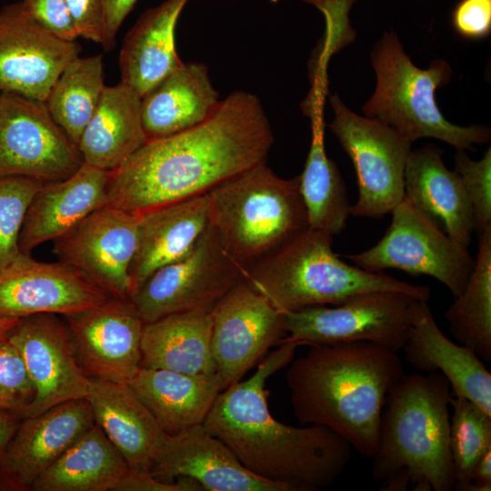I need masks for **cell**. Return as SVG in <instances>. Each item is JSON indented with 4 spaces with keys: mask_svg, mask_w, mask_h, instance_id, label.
<instances>
[{
    "mask_svg": "<svg viewBox=\"0 0 491 491\" xmlns=\"http://www.w3.org/2000/svg\"><path fill=\"white\" fill-rule=\"evenodd\" d=\"M443 154L434 145L411 150L405 169V195L442 223L452 239L468 247L475 231L472 206L460 176L446 166Z\"/></svg>",
    "mask_w": 491,
    "mask_h": 491,
    "instance_id": "25",
    "label": "cell"
},
{
    "mask_svg": "<svg viewBox=\"0 0 491 491\" xmlns=\"http://www.w3.org/2000/svg\"><path fill=\"white\" fill-rule=\"evenodd\" d=\"M200 484L187 477L173 482L161 481L149 473L139 474L130 470L118 481L113 491H202Z\"/></svg>",
    "mask_w": 491,
    "mask_h": 491,
    "instance_id": "42",
    "label": "cell"
},
{
    "mask_svg": "<svg viewBox=\"0 0 491 491\" xmlns=\"http://www.w3.org/2000/svg\"><path fill=\"white\" fill-rule=\"evenodd\" d=\"M21 417L15 413L0 410V455L15 434Z\"/></svg>",
    "mask_w": 491,
    "mask_h": 491,
    "instance_id": "45",
    "label": "cell"
},
{
    "mask_svg": "<svg viewBox=\"0 0 491 491\" xmlns=\"http://www.w3.org/2000/svg\"><path fill=\"white\" fill-rule=\"evenodd\" d=\"M391 214L390 225L374 246L345 256L371 272L398 269L432 276L454 297L459 296L475 266L467 247L452 239L406 195Z\"/></svg>",
    "mask_w": 491,
    "mask_h": 491,
    "instance_id": "8",
    "label": "cell"
},
{
    "mask_svg": "<svg viewBox=\"0 0 491 491\" xmlns=\"http://www.w3.org/2000/svg\"><path fill=\"white\" fill-rule=\"evenodd\" d=\"M211 349L221 391L287 336L286 316L244 279L211 309Z\"/></svg>",
    "mask_w": 491,
    "mask_h": 491,
    "instance_id": "13",
    "label": "cell"
},
{
    "mask_svg": "<svg viewBox=\"0 0 491 491\" xmlns=\"http://www.w3.org/2000/svg\"><path fill=\"white\" fill-rule=\"evenodd\" d=\"M149 474L165 482L187 477L207 491H292L285 484L248 471L226 445L202 425L175 435L166 434Z\"/></svg>",
    "mask_w": 491,
    "mask_h": 491,
    "instance_id": "19",
    "label": "cell"
},
{
    "mask_svg": "<svg viewBox=\"0 0 491 491\" xmlns=\"http://www.w3.org/2000/svg\"><path fill=\"white\" fill-rule=\"evenodd\" d=\"M220 101L206 65L182 63L141 97V119L147 140L204 122Z\"/></svg>",
    "mask_w": 491,
    "mask_h": 491,
    "instance_id": "26",
    "label": "cell"
},
{
    "mask_svg": "<svg viewBox=\"0 0 491 491\" xmlns=\"http://www.w3.org/2000/svg\"><path fill=\"white\" fill-rule=\"evenodd\" d=\"M416 300L398 291L376 290L344 303L286 313L285 340L303 345L370 342L398 352L403 348Z\"/></svg>",
    "mask_w": 491,
    "mask_h": 491,
    "instance_id": "10",
    "label": "cell"
},
{
    "mask_svg": "<svg viewBox=\"0 0 491 491\" xmlns=\"http://www.w3.org/2000/svg\"><path fill=\"white\" fill-rule=\"evenodd\" d=\"M0 101H1V92H0Z\"/></svg>",
    "mask_w": 491,
    "mask_h": 491,
    "instance_id": "48",
    "label": "cell"
},
{
    "mask_svg": "<svg viewBox=\"0 0 491 491\" xmlns=\"http://www.w3.org/2000/svg\"><path fill=\"white\" fill-rule=\"evenodd\" d=\"M0 491H25V489L0 466Z\"/></svg>",
    "mask_w": 491,
    "mask_h": 491,
    "instance_id": "46",
    "label": "cell"
},
{
    "mask_svg": "<svg viewBox=\"0 0 491 491\" xmlns=\"http://www.w3.org/2000/svg\"><path fill=\"white\" fill-rule=\"evenodd\" d=\"M19 320L20 318L0 317V338H5Z\"/></svg>",
    "mask_w": 491,
    "mask_h": 491,
    "instance_id": "47",
    "label": "cell"
},
{
    "mask_svg": "<svg viewBox=\"0 0 491 491\" xmlns=\"http://www.w3.org/2000/svg\"><path fill=\"white\" fill-rule=\"evenodd\" d=\"M273 142L259 98L235 91L204 122L147 140L110 171L108 205L141 214L205 194L229 177L266 162Z\"/></svg>",
    "mask_w": 491,
    "mask_h": 491,
    "instance_id": "1",
    "label": "cell"
},
{
    "mask_svg": "<svg viewBox=\"0 0 491 491\" xmlns=\"http://www.w3.org/2000/svg\"><path fill=\"white\" fill-rule=\"evenodd\" d=\"M109 296L79 269L20 253L0 269V317L62 316L93 307Z\"/></svg>",
    "mask_w": 491,
    "mask_h": 491,
    "instance_id": "18",
    "label": "cell"
},
{
    "mask_svg": "<svg viewBox=\"0 0 491 491\" xmlns=\"http://www.w3.org/2000/svg\"><path fill=\"white\" fill-rule=\"evenodd\" d=\"M451 24L462 38H486L491 32V0H459L452 10Z\"/></svg>",
    "mask_w": 491,
    "mask_h": 491,
    "instance_id": "39",
    "label": "cell"
},
{
    "mask_svg": "<svg viewBox=\"0 0 491 491\" xmlns=\"http://www.w3.org/2000/svg\"><path fill=\"white\" fill-rule=\"evenodd\" d=\"M312 127L310 149L299 175V190L308 226L334 235L345 229L352 205L336 164L326 155L321 120L316 117Z\"/></svg>",
    "mask_w": 491,
    "mask_h": 491,
    "instance_id": "32",
    "label": "cell"
},
{
    "mask_svg": "<svg viewBox=\"0 0 491 491\" xmlns=\"http://www.w3.org/2000/svg\"><path fill=\"white\" fill-rule=\"evenodd\" d=\"M21 2L40 26L61 39L76 41L78 35L65 0H21Z\"/></svg>",
    "mask_w": 491,
    "mask_h": 491,
    "instance_id": "40",
    "label": "cell"
},
{
    "mask_svg": "<svg viewBox=\"0 0 491 491\" xmlns=\"http://www.w3.org/2000/svg\"><path fill=\"white\" fill-rule=\"evenodd\" d=\"M77 41L61 39L29 15L21 0L0 9V92L44 102L65 66L79 55Z\"/></svg>",
    "mask_w": 491,
    "mask_h": 491,
    "instance_id": "16",
    "label": "cell"
},
{
    "mask_svg": "<svg viewBox=\"0 0 491 491\" xmlns=\"http://www.w3.org/2000/svg\"><path fill=\"white\" fill-rule=\"evenodd\" d=\"M453 396L449 381L439 372L404 376L382 411L371 457L373 480L402 473L414 490L454 489L448 409Z\"/></svg>",
    "mask_w": 491,
    "mask_h": 491,
    "instance_id": "4",
    "label": "cell"
},
{
    "mask_svg": "<svg viewBox=\"0 0 491 491\" xmlns=\"http://www.w3.org/2000/svg\"><path fill=\"white\" fill-rule=\"evenodd\" d=\"M105 7V35L102 46L110 51L115 46V36L123 22L137 0H103Z\"/></svg>",
    "mask_w": 491,
    "mask_h": 491,
    "instance_id": "43",
    "label": "cell"
},
{
    "mask_svg": "<svg viewBox=\"0 0 491 491\" xmlns=\"http://www.w3.org/2000/svg\"><path fill=\"white\" fill-rule=\"evenodd\" d=\"M491 490V449L487 450L476 464L468 491Z\"/></svg>",
    "mask_w": 491,
    "mask_h": 491,
    "instance_id": "44",
    "label": "cell"
},
{
    "mask_svg": "<svg viewBox=\"0 0 491 491\" xmlns=\"http://www.w3.org/2000/svg\"><path fill=\"white\" fill-rule=\"evenodd\" d=\"M105 87L102 55H78L65 66L45 101L53 119L76 146Z\"/></svg>",
    "mask_w": 491,
    "mask_h": 491,
    "instance_id": "34",
    "label": "cell"
},
{
    "mask_svg": "<svg viewBox=\"0 0 491 491\" xmlns=\"http://www.w3.org/2000/svg\"><path fill=\"white\" fill-rule=\"evenodd\" d=\"M85 398L95 423L121 454L129 470L149 473L166 433L132 387L127 383L89 377Z\"/></svg>",
    "mask_w": 491,
    "mask_h": 491,
    "instance_id": "23",
    "label": "cell"
},
{
    "mask_svg": "<svg viewBox=\"0 0 491 491\" xmlns=\"http://www.w3.org/2000/svg\"><path fill=\"white\" fill-rule=\"evenodd\" d=\"M205 194L210 225L227 255L245 269L308 227L299 175L281 178L266 162L229 177Z\"/></svg>",
    "mask_w": 491,
    "mask_h": 491,
    "instance_id": "6",
    "label": "cell"
},
{
    "mask_svg": "<svg viewBox=\"0 0 491 491\" xmlns=\"http://www.w3.org/2000/svg\"><path fill=\"white\" fill-rule=\"evenodd\" d=\"M455 171L460 176L469 198L474 228L478 235L491 226V149L478 160H472L465 150H456Z\"/></svg>",
    "mask_w": 491,
    "mask_h": 491,
    "instance_id": "37",
    "label": "cell"
},
{
    "mask_svg": "<svg viewBox=\"0 0 491 491\" xmlns=\"http://www.w3.org/2000/svg\"><path fill=\"white\" fill-rule=\"evenodd\" d=\"M127 384L168 435L202 425L221 392L216 374L191 375L164 368L140 367Z\"/></svg>",
    "mask_w": 491,
    "mask_h": 491,
    "instance_id": "29",
    "label": "cell"
},
{
    "mask_svg": "<svg viewBox=\"0 0 491 491\" xmlns=\"http://www.w3.org/2000/svg\"><path fill=\"white\" fill-rule=\"evenodd\" d=\"M109 171L88 164L65 179L46 182L27 209L19 235L21 253L65 234L95 210L108 204Z\"/></svg>",
    "mask_w": 491,
    "mask_h": 491,
    "instance_id": "22",
    "label": "cell"
},
{
    "mask_svg": "<svg viewBox=\"0 0 491 491\" xmlns=\"http://www.w3.org/2000/svg\"><path fill=\"white\" fill-rule=\"evenodd\" d=\"M147 141L141 96L121 81L104 89L77 147L85 164L113 171Z\"/></svg>",
    "mask_w": 491,
    "mask_h": 491,
    "instance_id": "28",
    "label": "cell"
},
{
    "mask_svg": "<svg viewBox=\"0 0 491 491\" xmlns=\"http://www.w3.org/2000/svg\"><path fill=\"white\" fill-rule=\"evenodd\" d=\"M129 470L95 423L33 483L34 491H109Z\"/></svg>",
    "mask_w": 491,
    "mask_h": 491,
    "instance_id": "31",
    "label": "cell"
},
{
    "mask_svg": "<svg viewBox=\"0 0 491 491\" xmlns=\"http://www.w3.org/2000/svg\"><path fill=\"white\" fill-rule=\"evenodd\" d=\"M475 266L463 292L445 313L456 341L491 361V226L478 235Z\"/></svg>",
    "mask_w": 491,
    "mask_h": 491,
    "instance_id": "33",
    "label": "cell"
},
{
    "mask_svg": "<svg viewBox=\"0 0 491 491\" xmlns=\"http://www.w3.org/2000/svg\"><path fill=\"white\" fill-rule=\"evenodd\" d=\"M140 214L105 205L54 243L59 261L82 271L109 296L130 299V265Z\"/></svg>",
    "mask_w": 491,
    "mask_h": 491,
    "instance_id": "14",
    "label": "cell"
},
{
    "mask_svg": "<svg viewBox=\"0 0 491 491\" xmlns=\"http://www.w3.org/2000/svg\"><path fill=\"white\" fill-rule=\"evenodd\" d=\"M376 85L362 106L366 117L376 119L414 141L432 137L456 150L476 151L475 144L490 141L491 130L483 125L460 126L447 121L436 102V91L450 83L452 69L444 59L426 69L416 66L393 30L386 31L371 51Z\"/></svg>",
    "mask_w": 491,
    "mask_h": 491,
    "instance_id": "7",
    "label": "cell"
},
{
    "mask_svg": "<svg viewBox=\"0 0 491 491\" xmlns=\"http://www.w3.org/2000/svg\"><path fill=\"white\" fill-rule=\"evenodd\" d=\"M64 318L88 377L128 383L141 367L145 322L130 299L109 296Z\"/></svg>",
    "mask_w": 491,
    "mask_h": 491,
    "instance_id": "17",
    "label": "cell"
},
{
    "mask_svg": "<svg viewBox=\"0 0 491 491\" xmlns=\"http://www.w3.org/2000/svg\"><path fill=\"white\" fill-rule=\"evenodd\" d=\"M188 2L165 0L147 9L124 39L119 55L121 82L141 97L182 64L175 32Z\"/></svg>",
    "mask_w": 491,
    "mask_h": 491,
    "instance_id": "27",
    "label": "cell"
},
{
    "mask_svg": "<svg viewBox=\"0 0 491 491\" xmlns=\"http://www.w3.org/2000/svg\"><path fill=\"white\" fill-rule=\"evenodd\" d=\"M45 182L0 175V269L21 252L19 235L29 205Z\"/></svg>",
    "mask_w": 491,
    "mask_h": 491,
    "instance_id": "36",
    "label": "cell"
},
{
    "mask_svg": "<svg viewBox=\"0 0 491 491\" xmlns=\"http://www.w3.org/2000/svg\"><path fill=\"white\" fill-rule=\"evenodd\" d=\"M95 424L86 398L54 406L21 421L0 455V466L25 490Z\"/></svg>",
    "mask_w": 491,
    "mask_h": 491,
    "instance_id": "20",
    "label": "cell"
},
{
    "mask_svg": "<svg viewBox=\"0 0 491 491\" xmlns=\"http://www.w3.org/2000/svg\"><path fill=\"white\" fill-rule=\"evenodd\" d=\"M83 163L78 147L44 102L1 93L0 175L54 182L67 178Z\"/></svg>",
    "mask_w": 491,
    "mask_h": 491,
    "instance_id": "12",
    "label": "cell"
},
{
    "mask_svg": "<svg viewBox=\"0 0 491 491\" xmlns=\"http://www.w3.org/2000/svg\"><path fill=\"white\" fill-rule=\"evenodd\" d=\"M332 241L331 234L308 226L245 269V279L285 314L337 306L355 295L376 290L403 292L422 301L430 299L428 286L346 264L333 251Z\"/></svg>",
    "mask_w": 491,
    "mask_h": 491,
    "instance_id": "5",
    "label": "cell"
},
{
    "mask_svg": "<svg viewBox=\"0 0 491 491\" xmlns=\"http://www.w3.org/2000/svg\"><path fill=\"white\" fill-rule=\"evenodd\" d=\"M56 314L20 318L7 340L22 356L35 389L21 418L65 401L85 398L89 377L80 366L65 320Z\"/></svg>",
    "mask_w": 491,
    "mask_h": 491,
    "instance_id": "15",
    "label": "cell"
},
{
    "mask_svg": "<svg viewBox=\"0 0 491 491\" xmlns=\"http://www.w3.org/2000/svg\"><path fill=\"white\" fill-rule=\"evenodd\" d=\"M35 396V386L19 351L6 337L0 338V410L21 417Z\"/></svg>",
    "mask_w": 491,
    "mask_h": 491,
    "instance_id": "38",
    "label": "cell"
},
{
    "mask_svg": "<svg viewBox=\"0 0 491 491\" xmlns=\"http://www.w3.org/2000/svg\"><path fill=\"white\" fill-rule=\"evenodd\" d=\"M308 346L286 372L296 418L329 428L371 458L386 398L406 375L397 352L370 342Z\"/></svg>",
    "mask_w": 491,
    "mask_h": 491,
    "instance_id": "3",
    "label": "cell"
},
{
    "mask_svg": "<svg viewBox=\"0 0 491 491\" xmlns=\"http://www.w3.org/2000/svg\"><path fill=\"white\" fill-rule=\"evenodd\" d=\"M299 346L285 340L262 359L252 376L221 391L202 426L251 473L292 491H316L343 473L353 448L326 426H293L270 413L266 381L291 363Z\"/></svg>",
    "mask_w": 491,
    "mask_h": 491,
    "instance_id": "2",
    "label": "cell"
},
{
    "mask_svg": "<svg viewBox=\"0 0 491 491\" xmlns=\"http://www.w3.org/2000/svg\"><path fill=\"white\" fill-rule=\"evenodd\" d=\"M209 226L206 194L141 213L129 268L131 296L155 270L186 256Z\"/></svg>",
    "mask_w": 491,
    "mask_h": 491,
    "instance_id": "24",
    "label": "cell"
},
{
    "mask_svg": "<svg viewBox=\"0 0 491 491\" xmlns=\"http://www.w3.org/2000/svg\"><path fill=\"white\" fill-rule=\"evenodd\" d=\"M451 406L449 447L454 489L468 491L476 464L491 449V416L462 396H454Z\"/></svg>",
    "mask_w": 491,
    "mask_h": 491,
    "instance_id": "35",
    "label": "cell"
},
{
    "mask_svg": "<svg viewBox=\"0 0 491 491\" xmlns=\"http://www.w3.org/2000/svg\"><path fill=\"white\" fill-rule=\"evenodd\" d=\"M402 349L414 368L441 373L449 381L454 396L466 398L491 416L490 372L476 353L441 331L427 301H416Z\"/></svg>",
    "mask_w": 491,
    "mask_h": 491,
    "instance_id": "21",
    "label": "cell"
},
{
    "mask_svg": "<svg viewBox=\"0 0 491 491\" xmlns=\"http://www.w3.org/2000/svg\"><path fill=\"white\" fill-rule=\"evenodd\" d=\"M78 37L103 44L105 7L103 0H65Z\"/></svg>",
    "mask_w": 491,
    "mask_h": 491,
    "instance_id": "41",
    "label": "cell"
},
{
    "mask_svg": "<svg viewBox=\"0 0 491 491\" xmlns=\"http://www.w3.org/2000/svg\"><path fill=\"white\" fill-rule=\"evenodd\" d=\"M334 117L328 125L353 161L358 198L351 215L382 218L405 197V169L412 143L387 125L361 116L335 95L330 97Z\"/></svg>",
    "mask_w": 491,
    "mask_h": 491,
    "instance_id": "9",
    "label": "cell"
},
{
    "mask_svg": "<svg viewBox=\"0 0 491 491\" xmlns=\"http://www.w3.org/2000/svg\"><path fill=\"white\" fill-rule=\"evenodd\" d=\"M211 334V310L176 313L145 323L141 367L216 374Z\"/></svg>",
    "mask_w": 491,
    "mask_h": 491,
    "instance_id": "30",
    "label": "cell"
},
{
    "mask_svg": "<svg viewBox=\"0 0 491 491\" xmlns=\"http://www.w3.org/2000/svg\"><path fill=\"white\" fill-rule=\"evenodd\" d=\"M245 279V268L223 248L210 225L184 257L155 270L130 300L145 323L163 316L211 310Z\"/></svg>",
    "mask_w": 491,
    "mask_h": 491,
    "instance_id": "11",
    "label": "cell"
}]
</instances>
